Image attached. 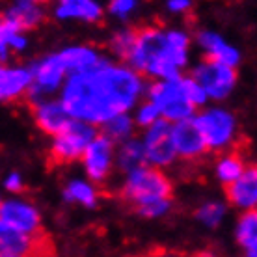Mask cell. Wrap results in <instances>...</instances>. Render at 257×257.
I'll return each instance as SVG.
<instances>
[{
  "label": "cell",
  "mask_w": 257,
  "mask_h": 257,
  "mask_svg": "<svg viewBox=\"0 0 257 257\" xmlns=\"http://www.w3.org/2000/svg\"><path fill=\"white\" fill-rule=\"evenodd\" d=\"M144 86L138 73L106 60L88 71L73 73L64 84L62 104L73 119L97 125L125 114Z\"/></svg>",
  "instance_id": "cell-1"
},
{
  "label": "cell",
  "mask_w": 257,
  "mask_h": 257,
  "mask_svg": "<svg viewBox=\"0 0 257 257\" xmlns=\"http://www.w3.org/2000/svg\"><path fill=\"white\" fill-rule=\"evenodd\" d=\"M188 58V36L179 30H161L157 26L136 28V38L127 62L133 71L146 73L159 62L181 69Z\"/></svg>",
  "instance_id": "cell-2"
},
{
  "label": "cell",
  "mask_w": 257,
  "mask_h": 257,
  "mask_svg": "<svg viewBox=\"0 0 257 257\" xmlns=\"http://www.w3.org/2000/svg\"><path fill=\"white\" fill-rule=\"evenodd\" d=\"M172 183L164 172L142 166L128 172L119 194L128 205L136 209L155 199H172Z\"/></svg>",
  "instance_id": "cell-3"
},
{
  "label": "cell",
  "mask_w": 257,
  "mask_h": 257,
  "mask_svg": "<svg viewBox=\"0 0 257 257\" xmlns=\"http://www.w3.org/2000/svg\"><path fill=\"white\" fill-rule=\"evenodd\" d=\"M95 138V128L90 123L71 119L65 128L54 135V142L51 146V161L54 164H65L80 159L86 151L88 144Z\"/></svg>",
  "instance_id": "cell-4"
},
{
  "label": "cell",
  "mask_w": 257,
  "mask_h": 257,
  "mask_svg": "<svg viewBox=\"0 0 257 257\" xmlns=\"http://www.w3.org/2000/svg\"><path fill=\"white\" fill-rule=\"evenodd\" d=\"M181 78V77H179ZM179 78L175 80H159L149 86V101L159 108L161 116L168 121H183L192 117L194 106L187 101L183 93Z\"/></svg>",
  "instance_id": "cell-5"
},
{
  "label": "cell",
  "mask_w": 257,
  "mask_h": 257,
  "mask_svg": "<svg viewBox=\"0 0 257 257\" xmlns=\"http://www.w3.org/2000/svg\"><path fill=\"white\" fill-rule=\"evenodd\" d=\"M199 133L207 144V149L220 151L225 149L235 138V117L222 108H211L199 114L196 119Z\"/></svg>",
  "instance_id": "cell-6"
},
{
  "label": "cell",
  "mask_w": 257,
  "mask_h": 257,
  "mask_svg": "<svg viewBox=\"0 0 257 257\" xmlns=\"http://www.w3.org/2000/svg\"><path fill=\"white\" fill-rule=\"evenodd\" d=\"M192 78L203 88L207 97L211 99H224L233 91L237 82L235 67L218 64L214 60H203L192 71Z\"/></svg>",
  "instance_id": "cell-7"
},
{
  "label": "cell",
  "mask_w": 257,
  "mask_h": 257,
  "mask_svg": "<svg viewBox=\"0 0 257 257\" xmlns=\"http://www.w3.org/2000/svg\"><path fill=\"white\" fill-rule=\"evenodd\" d=\"M30 75H32V84L26 93L30 95V103H36L43 101L47 95L54 93L62 86L65 78V67L58 54H52L34 64Z\"/></svg>",
  "instance_id": "cell-8"
},
{
  "label": "cell",
  "mask_w": 257,
  "mask_h": 257,
  "mask_svg": "<svg viewBox=\"0 0 257 257\" xmlns=\"http://www.w3.org/2000/svg\"><path fill=\"white\" fill-rule=\"evenodd\" d=\"M144 151H146V161L157 168L170 166L177 159L172 140V123L161 117L153 125H149L146 138H144Z\"/></svg>",
  "instance_id": "cell-9"
},
{
  "label": "cell",
  "mask_w": 257,
  "mask_h": 257,
  "mask_svg": "<svg viewBox=\"0 0 257 257\" xmlns=\"http://www.w3.org/2000/svg\"><path fill=\"white\" fill-rule=\"evenodd\" d=\"M0 251L28 257H51L52 244L47 235H26L0 220Z\"/></svg>",
  "instance_id": "cell-10"
},
{
  "label": "cell",
  "mask_w": 257,
  "mask_h": 257,
  "mask_svg": "<svg viewBox=\"0 0 257 257\" xmlns=\"http://www.w3.org/2000/svg\"><path fill=\"white\" fill-rule=\"evenodd\" d=\"M0 220L26 235L41 233V214L32 203H28L25 199L0 201Z\"/></svg>",
  "instance_id": "cell-11"
},
{
  "label": "cell",
  "mask_w": 257,
  "mask_h": 257,
  "mask_svg": "<svg viewBox=\"0 0 257 257\" xmlns=\"http://www.w3.org/2000/svg\"><path fill=\"white\" fill-rule=\"evenodd\" d=\"M172 140H174L175 155L183 161H198L209 151L192 117L175 123L172 127Z\"/></svg>",
  "instance_id": "cell-12"
},
{
  "label": "cell",
  "mask_w": 257,
  "mask_h": 257,
  "mask_svg": "<svg viewBox=\"0 0 257 257\" xmlns=\"http://www.w3.org/2000/svg\"><path fill=\"white\" fill-rule=\"evenodd\" d=\"M112 157H114V142L104 135H95L80 159L84 161L86 174L91 179L104 181L112 170Z\"/></svg>",
  "instance_id": "cell-13"
},
{
  "label": "cell",
  "mask_w": 257,
  "mask_h": 257,
  "mask_svg": "<svg viewBox=\"0 0 257 257\" xmlns=\"http://www.w3.org/2000/svg\"><path fill=\"white\" fill-rule=\"evenodd\" d=\"M30 106H32V116L38 127L49 135H58L73 119L64 108L62 101H36V103H30Z\"/></svg>",
  "instance_id": "cell-14"
},
{
  "label": "cell",
  "mask_w": 257,
  "mask_h": 257,
  "mask_svg": "<svg viewBox=\"0 0 257 257\" xmlns=\"http://www.w3.org/2000/svg\"><path fill=\"white\" fill-rule=\"evenodd\" d=\"M225 196L229 203L244 211H253L257 203V170L253 166L246 168L244 174L233 183L225 185Z\"/></svg>",
  "instance_id": "cell-15"
},
{
  "label": "cell",
  "mask_w": 257,
  "mask_h": 257,
  "mask_svg": "<svg viewBox=\"0 0 257 257\" xmlns=\"http://www.w3.org/2000/svg\"><path fill=\"white\" fill-rule=\"evenodd\" d=\"M32 84L30 69L4 67L0 64V101H15L28 91Z\"/></svg>",
  "instance_id": "cell-16"
},
{
  "label": "cell",
  "mask_w": 257,
  "mask_h": 257,
  "mask_svg": "<svg viewBox=\"0 0 257 257\" xmlns=\"http://www.w3.org/2000/svg\"><path fill=\"white\" fill-rule=\"evenodd\" d=\"M198 41L201 49L207 52V60H214L218 64L229 65V67H235L240 60V54L235 47H231L229 43H225V39H222L218 34L214 32H199L198 34Z\"/></svg>",
  "instance_id": "cell-17"
},
{
  "label": "cell",
  "mask_w": 257,
  "mask_h": 257,
  "mask_svg": "<svg viewBox=\"0 0 257 257\" xmlns=\"http://www.w3.org/2000/svg\"><path fill=\"white\" fill-rule=\"evenodd\" d=\"M56 15L60 19H80L95 23L101 19L103 10L95 0H60Z\"/></svg>",
  "instance_id": "cell-18"
},
{
  "label": "cell",
  "mask_w": 257,
  "mask_h": 257,
  "mask_svg": "<svg viewBox=\"0 0 257 257\" xmlns=\"http://www.w3.org/2000/svg\"><path fill=\"white\" fill-rule=\"evenodd\" d=\"M58 56L64 64L65 71H69L71 75L80 73V71H88L99 65L101 62H104L90 47H69V49L58 52Z\"/></svg>",
  "instance_id": "cell-19"
},
{
  "label": "cell",
  "mask_w": 257,
  "mask_h": 257,
  "mask_svg": "<svg viewBox=\"0 0 257 257\" xmlns=\"http://www.w3.org/2000/svg\"><path fill=\"white\" fill-rule=\"evenodd\" d=\"M4 19L12 21L19 30L36 28L43 21V12L36 6V2H30V0H15V4L8 10Z\"/></svg>",
  "instance_id": "cell-20"
},
{
  "label": "cell",
  "mask_w": 257,
  "mask_h": 257,
  "mask_svg": "<svg viewBox=\"0 0 257 257\" xmlns=\"http://www.w3.org/2000/svg\"><path fill=\"white\" fill-rule=\"evenodd\" d=\"M146 151L140 140H127L117 153V164L123 172H133L136 168L146 166Z\"/></svg>",
  "instance_id": "cell-21"
},
{
  "label": "cell",
  "mask_w": 257,
  "mask_h": 257,
  "mask_svg": "<svg viewBox=\"0 0 257 257\" xmlns=\"http://www.w3.org/2000/svg\"><path fill=\"white\" fill-rule=\"evenodd\" d=\"M244 157L238 153V149H233L227 155H224L218 161V166H216V174H218V179L224 183V185H229L235 179H238L240 175L244 174Z\"/></svg>",
  "instance_id": "cell-22"
},
{
  "label": "cell",
  "mask_w": 257,
  "mask_h": 257,
  "mask_svg": "<svg viewBox=\"0 0 257 257\" xmlns=\"http://www.w3.org/2000/svg\"><path fill=\"white\" fill-rule=\"evenodd\" d=\"M237 242L244 251H257V214L246 211L237 224Z\"/></svg>",
  "instance_id": "cell-23"
},
{
  "label": "cell",
  "mask_w": 257,
  "mask_h": 257,
  "mask_svg": "<svg viewBox=\"0 0 257 257\" xmlns=\"http://www.w3.org/2000/svg\"><path fill=\"white\" fill-rule=\"evenodd\" d=\"M64 196L67 201H75V203H80L84 207H93L97 203L95 188L88 183H84V181H71L65 187Z\"/></svg>",
  "instance_id": "cell-24"
},
{
  "label": "cell",
  "mask_w": 257,
  "mask_h": 257,
  "mask_svg": "<svg viewBox=\"0 0 257 257\" xmlns=\"http://www.w3.org/2000/svg\"><path fill=\"white\" fill-rule=\"evenodd\" d=\"M104 125V133L103 135L106 138H110L112 142L117 140H127L131 133H133V119L127 116V114H119V116H114L112 119H108Z\"/></svg>",
  "instance_id": "cell-25"
},
{
  "label": "cell",
  "mask_w": 257,
  "mask_h": 257,
  "mask_svg": "<svg viewBox=\"0 0 257 257\" xmlns=\"http://www.w3.org/2000/svg\"><path fill=\"white\" fill-rule=\"evenodd\" d=\"M224 214H225V207L222 203H216V201L201 205L198 209V212H196L198 220L201 224H205L207 227H216V225H220V222L224 220Z\"/></svg>",
  "instance_id": "cell-26"
},
{
  "label": "cell",
  "mask_w": 257,
  "mask_h": 257,
  "mask_svg": "<svg viewBox=\"0 0 257 257\" xmlns=\"http://www.w3.org/2000/svg\"><path fill=\"white\" fill-rule=\"evenodd\" d=\"M135 38H136V30H123V32H117L114 38H112V51L116 52L119 58L127 60L131 51H133V45H135Z\"/></svg>",
  "instance_id": "cell-27"
},
{
  "label": "cell",
  "mask_w": 257,
  "mask_h": 257,
  "mask_svg": "<svg viewBox=\"0 0 257 257\" xmlns=\"http://www.w3.org/2000/svg\"><path fill=\"white\" fill-rule=\"evenodd\" d=\"M179 82H181V88H183V93L187 97V101L192 104L194 108L207 101V95H205V91H203V88H201L192 77L179 78Z\"/></svg>",
  "instance_id": "cell-28"
},
{
  "label": "cell",
  "mask_w": 257,
  "mask_h": 257,
  "mask_svg": "<svg viewBox=\"0 0 257 257\" xmlns=\"http://www.w3.org/2000/svg\"><path fill=\"white\" fill-rule=\"evenodd\" d=\"M170 209H172V199H155V201L136 207L135 211L146 218H159V216H164Z\"/></svg>",
  "instance_id": "cell-29"
},
{
  "label": "cell",
  "mask_w": 257,
  "mask_h": 257,
  "mask_svg": "<svg viewBox=\"0 0 257 257\" xmlns=\"http://www.w3.org/2000/svg\"><path fill=\"white\" fill-rule=\"evenodd\" d=\"M157 119H161V112H159V108H157L151 101L142 104L140 110H138V114H136V123L142 125V127H149V125H153Z\"/></svg>",
  "instance_id": "cell-30"
},
{
  "label": "cell",
  "mask_w": 257,
  "mask_h": 257,
  "mask_svg": "<svg viewBox=\"0 0 257 257\" xmlns=\"http://www.w3.org/2000/svg\"><path fill=\"white\" fill-rule=\"evenodd\" d=\"M136 8V0H112L110 2V13L116 15V17H128L131 13L135 12Z\"/></svg>",
  "instance_id": "cell-31"
},
{
  "label": "cell",
  "mask_w": 257,
  "mask_h": 257,
  "mask_svg": "<svg viewBox=\"0 0 257 257\" xmlns=\"http://www.w3.org/2000/svg\"><path fill=\"white\" fill-rule=\"evenodd\" d=\"M4 185H6V188L10 192H21L23 190V179H21L19 174H10Z\"/></svg>",
  "instance_id": "cell-32"
},
{
  "label": "cell",
  "mask_w": 257,
  "mask_h": 257,
  "mask_svg": "<svg viewBox=\"0 0 257 257\" xmlns=\"http://www.w3.org/2000/svg\"><path fill=\"white\" fill-rule=\"evenodd\" d=\"M190 6H192L190 0H168V10H172L175 13L187 12Z\"/></svg>",
  "instance_id": "cell-33"
},
{
  "label": "cell",
  "mask_w": 257,
  "mask_h": 257,
  "mask_svg": "<svg viewBox=\"0 0 257 257\" xmlns=\"http://www.w3.org/2000/svg\"><path fill=\"white\" fill-rule=\"evenodd\" d=\"M149 257H187L183 255V253H179V251H170V250H157L153 251Z\"/></svg>",
  "instance_id": "cell-34"
},
{
  "label": "cell",
  "mask_w": 257,
  "mask_h": 257,
  "mask_svg": "<svg viewBox=\"0 0 257 257\" xmlns=\"http://www.w3.org/2000/svg\"><path fill=\"white\" fill-rule=\"evenodd\" d=\"M0 257H28V255H17V253H6V251H0Z\"/></svg>",
  "instance_id": "cell-35"
},
{
  "label": "cell",
  "mask_w": 257,
  "mask_h": 257,
  "mask_svg": "<svg viewBox=\"0 0 257 257\" xmlns=\"http://www.w3.org/2000/svg\"><path fill=\"white\" fill-rule=\"evenodd\" d=\"M255 253L257 251H244V255L242 257H255Z\"/></svg>",
  "instance_id": "cell-36"
},
{
  "label": "cell",
  "mask_w": 257,
  "mask_h": 257,
  "mask_svg": "<svg viewBox=\"0 0 257 257\" xmlns=\"http://www.w3.org/2000/svg\"><path fill=\"white\" fill-rule=\"evenodd\" d=\"M30 2H47V0H30Z\"/></svg>",
  "instance_id": "cell-37"
}]
</instances>
